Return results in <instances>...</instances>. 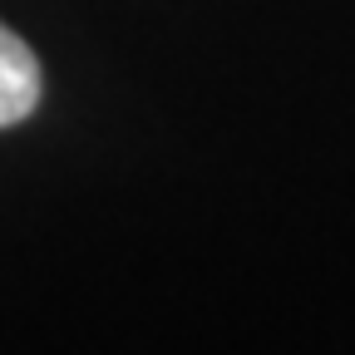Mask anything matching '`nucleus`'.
Instances as JSON below:
<instances>
[{
	"label": "nucleus",
	"mask_w": 355,
	"mask_h": 355,
	"mask_svg": "<svg viewBox=\"0 0 355 355\" xmlns=\"http://www.w3.org/2000/svg\"><path fill=\"white\" fill-rule=\"evenodd\" d=\"M40 109V60L35 50L0 25V128H15Z\"/></svg>",
	"instance_id": "1"
}]
</instances>
